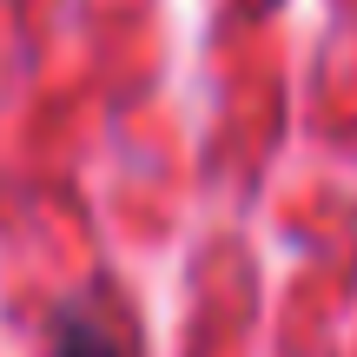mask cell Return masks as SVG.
Wrapping results in <instances>:
<instances>
[{"instance_id": "obj_1", "label": "cell", "mask_w": 357, "mask_h": 357, "mask_svg": "<svg viewBox=\"0 0 357 357\" xmlns=\"http://www.w3.org/2000/svg\"><path fill=\"white\" fill-rule=\"evenodd\" d=\"M47 344H53V357H126V351H119V337L106 331L93 311H79V305H60V311H53Z\"/></svg>"}]
</instances>
